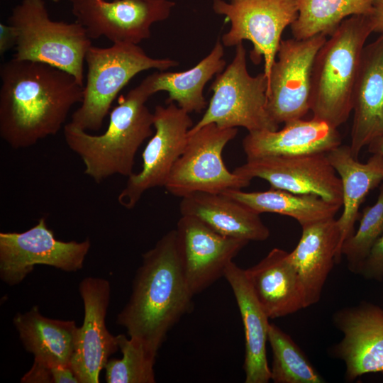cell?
<instances>
[{"mask_svg":"<svg viewBox=\"0 0 383 383\" xmlns=\"http://www.w3.org/2000/svg\"><path fill=\"white\" fill-rule=\"evenodd\" d=\"M326 155L342 184L343 210L338 219L342 255L343 243L355 231L361 204L371 190L383 182V155L373 154L362 163L352 155L349 145H345L334 148Z\"/></svg>","mask_w":383,"mask_h":383,"instance_id":"cb8c5ba5","label":"cell"},{"mask_svg":"<svg viewBox=\"0 0 383 383\" xmlns=\"http://www.w3.org/2000/svg\"><path fill=\"white\" fill-rule=\"evenodd\" d=\"M223 277L232 289L243 324L245 382L267 383L271 380L266 351L270 318L256 299L245 270L232 261L227 265Z\"/></svg>","mask_w":383,"mask_h":383,"instance_id":"603a6c76","label":"cell"},{"mask_svg":"<svg viewBox=\"0 0 383 383\" xmlns=\"http://www.w3.org/2000/svg\"><path fill=\"white\" fill-rule=\"evenodd\" d=\"M359 274L367 279L383 280V234L372 245Z\"/></svg>","mask_w":383,"mask_h":383,"instance_id":"d6a6232c","label":"cell"},{"mask_svg":"<svg viewBox=\"0 0 383 383\" xmlns=\"http://www.w3.org/2000/svg\"><path fill=\"white\" fill-rule=\"evenodd\" d=\"M52 1H53L55 2H57L59 0H52Z\"/></svg>","mask_w":383,"mask_h":383,"instance_id":"74e56055","label":"cell"},{"mask_svg":"<svg viewBox=\"0 0 383 383\" xmlns=\"http://www.w3.org/2000/svg\"><path fill=\"white\" fill-rule=\"evenodd\" d=\"M85 62L87 73L82 101L69 123L86 131L101 128L113 101L136 74L151 69L165 71L179 65L172 59L151 57L138 45L131 43H113L109 48L91 45Z\"/></svg>","mask_w":383,"mask_h":383,"instance_id":"5b68a950","label":"cell"},{"mask_svg":"<svg viewBox=\"0 0 383 383\" xmlns=\"http://www.w3.org/2000/svg\"><path fill=\"white\" fill-rule=\"evenodd\" d=\"M79 290L84 316L70 365L79 383H99L101 371L119 349L117 336L106 325L111 284L104 278L87 277L81 281Z\"/></svg>","mask_w":383,"mask_h":383,"instance_id":"e0dca14e","label":"cell"},{"mask_svg":"<svg viewBox=\"0 0 383 383\" xmlns=\"http://www.w3.org/2000/svg\"><path fill=\"white\" fill-rule=\"evenodd\" d=\"M72 5L78 4L80 3H83L85 1H91V0H70Z\"/></svg>","mask_w":383,"mask_h":383,"instance_id":"8d00e7d4","label":"cell"},{"mask_svg":"<svg viewBox=\"0 0 383 383\" xmlns=\"http://www.w3.org/2000/svg\"><path fill=\"white\" fill-rule=\"evenodd\" d=\"M372 33L369 18H345L326 39L313 63L310 110L313 118L338 128L353 110V95L365 43Z\"/></svg>","mask_w":383,"mask_h":383,"instance_id":"277c9868","label":"cell"},{"mask_svg":"<svg viewBox=\"0 0 383 383\" xmlns=\"http://www.w3.org/2000/svg\"><path fill=\"white\" fill-rule=\"evenodd\" d=\"M327 36L282 40L267 82V112L277 124L302 118L311 106L316 56Z\"/></svg>","mask_w":383,"mask_h":383,"instance_id":"8fae6325","label":"cell"},{"mask_svg":"<svg viewBox=\"0 0 383 383\" xmlns=\"http://www.w3.org/2000/svg\"><path fill=\"white\" fill-rule=\"evenodd\" d=\"M341 145L338 128L313 118L284 123L281 130L248 132L242 141L247 160L267 156L326 153Z\"/></svg>","mask_w":383,"mask_h":383,"instance_id":"ffe728a7","label":"cell"},{"mask_svg":"<svg viewBox=\"0 0 383 383\" xmlns=\"http://www.w3.org/2000/svg\"><path fill=\"white\" fill-rule=\"evenodd\" d=\"M379 192L377 201L363 209L358 228L342 246V255L346 257L349 270L355 274H360L372 245L383 234V182Z\"/></svg>","mask_w":383,"mask_h":383,"instance_id":"4dcf8cb0","label":"cell"},{"mask_svg":"<svg viewBox=\"0 0 383 383\" xmlns=\"http://www.w3.org/2000/svg\"><path fill=\"white\" fill-rule=\"evenodd\" d=\"M0 136L13 149L31 147L56 135L84 85L52 65L12 58L0 69Z\"/></svg>","mask_w":383,"mask_h":383,"instance_id":"6da1fadb","label":"cell"},{"mask_svg":"<svg viewBox=\"0 0 383 383\" xmlns=\"http://www.w3.org/2000/svg\"><path fill=\"white\" fill-rule=\"evenodd\" d=\"M238 134V128H223L215 123L188 133L185 148L165 183L166 190L182 198L194 192L222 193L242 189L252 179L231 172L222 152Z\"/></svg>","mask_w":383,"mask_h":383,"instance_id":"ba28073f","label":"cell"},{"mask_svg":"<svg viewBox=\"0 0 383 383\" xmlns=\"http://www.w3.org/2000/svg\"><path fill=\"white\" fill-rule=\"evenodd\" d=\"M210 90L213 94L205 113L188 133L209 123L243 127L248 132L279 129L266 108L267 79L264 72L255 77L249 74L243 43L235 46L232 62L216 75Z\"/></svg>","mask_w":383,"mask_h":383,"instance_id":"52a82bcc","label":"cell"},{"mask_svg":"<svg viewBox=\"0 0 383 383\" xmlns=\"http://www.w3.org/2000/svg\"><path fill=\"white\" fill-rule=\"evenodd\" d=\"M153 116L155 133L142 153V168L128 177L118 196V203L127 209H133L148 189L165 187L194 126L189 113L174 103L156 106Z\"/></svg>","mask_w":383,"mask_h":383,"instance_id":"7c38bea8","label":"cell"},{"mask_svg":"<svg viewBox=\"0 0 383 383\" xmlns=\"http://www.w3.org/2000/svg\"><path fill=\"white\" fill-rule=\"evenodd\" d=\"M372 33L383 32V0H375L373 11L368 16Z\"/></svg>","mask_w":383,"mask_h":383,"instance_id":"e575fe53","label":"cell"},{"mask_svg":"<svg viewBox=\"0 0 383 383\" xmlns=\"http://www.w3.org/2000/svg\"><path fill=\"white\" fill-rule=\"evenodd\" d=\"M18 40L16 30L7 23H0V55H3L8 50L16 47Z\"/></svg>","mask_w":383,"mask_h":383,"instance_id":"836d02e7","label":"cell"},{"mask_svg":"<svg viewBox=\"0 0 383 383\" xmlns=\"http://www.w3.org/2000/svg\"><path fill=\"white\" fill-rule=\"evenodd\" d=\"M153 94L151 74L120 98L104 133L92 135L69 123L63 127L66 144L83 162L84 173L96 183L133 173L139 148L154 133L153 113L146 105Z\"/></svg>","mask_w":383,"mask_h":383,"instance_id":"3957f363","label":"cell"},{"mask_svg":"<svg viewBox=\"0 0 383 383\" xmlns=\"http://www.w3.org/2000/svg\"><path fill=\"white\" fill-rule=\"evenodd\" d=\"M90 247L89 238L57 240L42 217L26 231L0 233V278L8 285L18 284L36 265L77 272L83 267Z\"/></svg>","mask_w":383,"mask_h":383,"instance_id":"30bf717a","label":"cell"},{"mask_svg":"<svg viewBox=\"0 0 383 383\" xmlns=\"http://www.w3.org/2000/svg\"><path fill=\"white\" fill-rule=\"evenodd\" d=\"M302 233L289 258L296 270L305 308L318 303L335 263L342 258L338 219L321 221L301 227Z\"/></svg>","mask_w":383,"mask_h":383,"instance_id":"d6986e66","label":"cell"},{"mask_svg":"<svg viewBox=\"0 0 383 383\" xmlns=\"http://www.w3.org/2000/svg\"><path fill=\"white\" fill-rule=\"evenodd\" d=\"M181 199V216L195 217L222 235L263 241L270 235L259 213L221 193L194 192Z\"/></svg>","mask_w":383,"mask_h":383,"instance_id":"7402d4cb","label":"cell"},{"mask_svg":"<svg viewBox=\"0 0 383 383\" xmlns=\"http://www.w3.org/2000/svg\"><path fill=\"white\" fill-rule=\"evenodd\" d=\"M117 336L121 359H109L105 365L107 383H154L156 357L139 343L124 334Z\"/></svg>","mask_w":383,"mask_h":383,"instance_id":"f546056e","label":"cell"},{"mask_svg":"<svg viewBox=\"0 0 383 383\" xmlns=\"http://www.w3.org/2000/svg\"><path fill=\"white\" fill-rule=\"evenodd\" d=\"M382 374H383V372H382Z\"/></svg>","mask_w":383,"mask_h":383,"instance_id":"f35d334b","label":"cell"},{"mask_svg":"<svg viewBox=\"0 0 383 383\" xmlns=\"http://www.w3.org/2000/svg\"><path fill=\"white\" fill-rule=\"evenodd\" d=\"M367 146L370 153L383 155V137L374 139Z\"/></svg>","mask_w":383,"mask_h":383,"instance_id":"d590c367","label":"cell"},{"mask_svg":"<svg viewBox=\"0 0 383 383\" xmlns=\"http://www.w3.org/2000/svg\"><path fill=\"white\" fill-rule=\"evenodd\" d=\"M193 296L182 272L176 230H172L143 254L131 296L116 323L156 357L168 331L191 311Z\"/></svg>","mask_w":383,"mask_h":383,"instance_id":"7a4b0ae2","label":"cell"},{"mask_svg":"<svg viewBox=\"0 0 383 383\" xmlns=\"http://www.w3.org/2000/svg\"><path fill=\"white\" fill-rule=\"evenodd\" d=\"M23 383H79L71 366L35 361L21 379Z\"/></svg>","mask_w":383,"mask_h":383,"instance_id":"1f68e13d","label":"cell"},{"mask_svg":"<svg viewBox=\"0 0 383 383\" xmlns=\"http://www.w3.org/2000/svg\"><path fill=\"white\" fill-rule=\"evenodd\" d=\"M233 172L250 179H263L272 188L316 195L343 206L341 180L326 153L248 159Z\"/></svg>","mask_w":383,"mask_h":383,"instance_id":"5bb4252c","label":"cell"},{"mask_svg":"<svg viewBox=\"0 0 383 383\" xmlns=\"http://www.w3.org/2000/svg\"><path fill=\"white\" fill-rule=\"evenodd\" d=\"M212 9L231 23L221 38L223 45L233 47L243 40L251 42L250 60L258 65L263 58L268 82L282 34L298 17L299 0H212Z\"/></svg>","mask_w":383,"mask_h":383,"instance_id":"9c48e42d","label":"cell"},{"mask_svg":"<svg viewBox=\"0 0 383 383\" xmlns=\"http://www.w3.org/2000/svg\"><path fill=\"white\" fill-rule=\"evenodd\" d=\"M271 380L274 383H322L325 380L289 335L270 323Z\"/></svg>","mask_w":383,"mask_h":383,"instance_id":"f1b7e54d","label":"cell"},{"mask_svg":"<svg viewBox=\"0 0 383 383\" xmlns=\"http://www.w3.org/2000/svg\"><path fill=\"white\" fill-rule=\"evenodd\" d=\"M13 323L23 348L35 361L71 366L79 329L74 321L45 317L33 306L25 313H17Z\"/></svg>","mask_w":383,"mask_h":383,"instance_id":"d4e9b609","label":"cell"},{"mask_svg":"<svg viewBox=\"0 0 383 383\" xmlns=\"http://www.w3.org/2000/svg\"><path fill=\"white\" fill-rule=\"evenodd\" d=\"M174 5L170 0H91L72 5V11L91 39L104 36L113 43L138 45L150 37L153 23L170 16Z\"/></svg>","mask_w":383,"mask_h":383,"instance_id":"4fadbf2b","label":"cell"},{"mask_svg":"<svg viewBox=\"0 0 383 383\" xmlns=\"http://www.w3.org/2000/svg\"><path fill=\"white\" fill-rule=\"evenodd\" d=\"M375 0H299V14L291 25L293 38L331 35L347 18L369 16Z\"/></svg>","mask_w":383,"mask_h":383,"instance_id":"83f0119b","label":"cell"},{"mask_svg":"<svg viewBox=\"0 0 383 383\" xmlns=\"http://www.w3.org/2000/svg\"><path fill=\"white\" fill-rule=\"evenodd\" d=\"M223 46L218 38L209 54L188 70L152 73L153 93L167 91L166 104L175 102L189 113H201L207 106L203 92L205 85L226 67Z\"/></svg>","mask_w":383,"mask_h":383,"instance_id":"484cf974","label":"cell"},{"mask_svg":"<svg viewBox=\"0 0 383 383\" xmlns=\"http://www.w3.org/2000/svg\"><path fill=\"white\" fill-rule=\"evenodd\" d=\"M353 121L350 132L352 155L383 137V32L364 47L353 95Z\"/></svg>","mask_w":383,"mask_h":383,"instance_id":"ac0fdd59","label":"cell"},{"mask_svg":"<svg viewBox=\"0 0 383 383\" xmlns=\"http://www.w3.org/2000/svg\"><path fill=\"white\" fill-rule=\"evenodd\" d=\"M333 322L343 336L329 352L344 362L346 382H354L368 373L383 372L382 308L362 301L335 311Z\"/></svg>","mask_w":383,"mask_h":383,"instance_id":"2e32d148","label":"cell"},{"mask_svg":"<svg viewBox=\"0 0 383 383\" xmlns=\"http://www.w3.org/2000/svg\"><path fill=\"white\" fill-rule=\"evenodd\" d=\"M221 194L259 214L274 213L292 217L301 227L334 218L342 207L340 204L328 201L316 195L294 194L272 187L262 192L231 189Z\"/></svg>","mask_w":383,"mask_h":383,"instance_id":"4316f807","label":"cell"},{"mask_svg":"<svg viewBox=\"0 0 383 383\" xmlns=\"http://www.w3.org/2000/svg\"><path fill=\"white\" fill-rule=\"evenodd\" d=\"M182 272L193 296L220 277L249 241L222 235L198 218L181 216L176 228Z\"/></svg>","mask_w":383,"mask_h":383,"instance_id":"9a60e30c","label":"cell"},{"mask_svg":"<svg viewBox=\"0 0 383 383\" xmlns=\"http://www.w3.org/2000/svg\"><path fill=\"white\" fill-rule=\"evenodd\" d=\"M252 290L269 318L284 317L304 309L302 288L289 252L273 248L245 270Z\"/></svg>","mask_w":383,"mask_h":383,"instance_id":"44dd1931","label":"cell"},{"mask_svg":"<svg viewBox=\"0 0 383 383\" xmlns=\"http://www.w3.org/2000/svg\"><path fill=\"white\" fill-rule=\"evenodd\" d=\"M8 23L18 35L13 58L57 67L84 85V65L92 45L82 25L52 20L44 0H22L12 9Z\"/></svg>","mask_w":383,"mask_h":383,"instance_id":"8992f818","label":"cell"}]
</instances>
